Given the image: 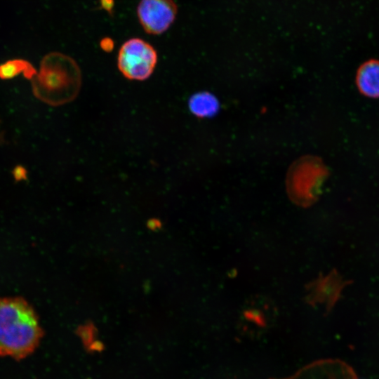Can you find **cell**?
Returning a JSON list of instances; mask_svg holds the SVG:
<instances>
[{"mask_svg":"<svg viewBox=\"0 0 379 379\" xmlns=\"http://www.w3.org/2000/svg\"><path fill=\"white\" fill-rule=\"evenodd\" d=\"M44 335L32 307L22 298H0V357L25 359Z\"/></svg>","mask_w":379,"mask_h":379,"instance_id":"1","label":"cell"},{"mask_svg":"<svg viewBox=\"0 0 379 379\" xmlns=\"http://www.w3.org/2000/svg\"><path fill=\"white\" fill-rule=\"evenodd\" d=\"M40 77L53 93L55 103L73 100L81 85V72L69 56L58 52L46 55L41 65Z\"/></svg>","mask_w":379,"mask_h":379,"instance_id":"2","label":"cell"},{"mask_svg":"<svg viewBox=\"0 0 379 379\" xmlns=\"http://www.w3.org/2000/svg\"><path fill=\"white\" fill-rule=\"evenodd\" d=\"M327 175V168L319 158L308 156L299 159L291 166L287 175L290 197L298 205H310L318 197Z\"/></svg>","mask_w":379,"mask_h":379,"instance_id":"3","label":"cell"},{"mask_svg":"<svg viewBox=\"0 0 379 379\" xmlns=\"http://www.w3.org/2000/svg\"><path fill=\"white\" fill-rule=\"evenodd\" d=\"M156 49L140 38H132L121 46L117 56V67L123 76L134 81L150 77L157 63Z\"/></svg>","mask_w":379,"mask_h":379,"instance_id":"4","label":"cell"},{"mask_svg":"<svg viewBox=\"0 0 379 379\" xmlns=\"http://www.w3.org/2000/svg\"><path fill=\"white\" fill-rule=\"evenodd\" d=\"M178 13L173 0H140L137 16L142 29L149 34L165 32L174 22Z\"/></svg>","mask_w":379,"mask_h":379,"instance_id":"5","label":"cell"},{"mask_svg":"<svg viewBox=\"0 0 379 379\" xmlns=\"http://www.w3.org/2000/svg\"><path fill=\"white\" fill-rule=\"evenodd\" d=\"M356 85L361 94L371 98H379V60L364 61L357 70Z\"/></svg>","mask_w":379,"mask_h":379,"instance_id":"6","label":"cell"},{"mask_svg":"<svg viewBox=\"0 0 379 379\" xmlns=\"http://www.w3.org/2000/svg\"><path fill=\"white\" fill-rule=\"evenodd\" d=\"M190 112L199 118L214 116L219 109L217 98L209 92H199L192 95L188 102Z\"/></svg>","mask_w":379,"mask_h":379,"instance_id":"7","label":"cell"},{"mask_svg":"<svg viewBox=\"0 0 379 379\" xmlns=\"http://www.w3.org/2000/svg\"><path fill=\"white\" fill-rule=\"evenodd\" d=\"M22 72L29 77L35 71L29 62L22 59L11 60L0 65V77L2 79H11Z\"/></svg>","mask_w":379,"mask_h":379,"instance_id":"8","label":"cell"},{"mask_svg":"<svg viewBox=\"0 0 379 379\" xmlns=\"http://www.w3.org/2000/svg\"><path fill=\"white\" fill-rule=\"evenodd\" d=\"M270 305L264 303L262 305L258 302H252L250 305L244 310V317L248 321L263 327L267 324V315L270 314Z\"/></svg>","mask_w":379,"mask_h":379,"instance_id":"9","label":"cell"},{"mask_svg":"<svg viewBox=\"0 0 379 379\" xmlns=\"http://www.w3.org/2000/svg\"><path fill=\"white\" fill-rule=\"evenodd\" d=\"M78 333L84 345L87 347L92 343L93 333L88 328H81L79 329Z\"/></svg>","mask_w":379,"mask_h":379,"instance_id":"10","label":"cell"},{"mask_svg":"<svg viewBox=\"0 0 379 379\" xmlns=\"http://www.w3.org/2000/svg\"><path fill=\"white\" fill-rule=\"evenodd\" d=\"M100 47L104 51L109 52L114 48V41L110 38L102 39L100 41Z\"/></svg>","mask_w":379,"mask_h":379,"instance_id":"11","label":"cell"},{"mask_svg":"<svg viewBox=\"0 0 379 379\" xmlns=\"http://www.w3.org/2000/svg\"><path fill=\"white\" fill-rule=\"evenodd\" d=\"M104 347L100 343H91L88 347L87 349L91 352H101L103 350Z\"/></svg>","mask_w":379,"mask_h":379,"instance_id":"12","label":"cell"},{"mask_svg":"<svg viewBox=\"0 0 379 379\" xmlns=\"http://www.w3.org/2000/svg\"><path fill=\"white\" fill-rule=\"evenodd\" d=\"M101 6L107 11L110 12L114 6V0H101Z\"/></svg>","mask_w":379,"mask_h":379,"instance_id":"13","label":"cell"}]
</instances>
